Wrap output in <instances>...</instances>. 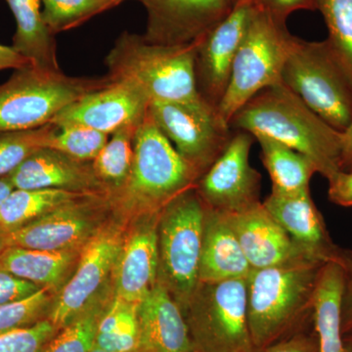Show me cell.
<instances>
[{"instance_id":"6da1fadb","label":"cell","mask_w":352,"mask_h":352,"mask_svg":"<svg viewBox=\"0 0 352 352\" xmlns=\"http://www.w3.org/2000/svg\"><path fill=\"white\" fill-rule=\"evenodd\" d=\"M232 131L264 135L309 157L326 179L342 171L340 132L329 126L283 82L264 88L229 122Z\"/></svg>"},{"instance_id":"7a4b0ae2","label":"cell","mask_w":352,"mask_h":352,"mask_svg":"<svg viewBox=\"0 0 352 352\" xmlns=\"http://www.w3.org/2000/svg\"><path fill=\"white\" fill-rule=\"evenodd\" d=\"M325 263L303 261L252 270L247 279V314L254 352L314 323L315 291Z\"/></svg>"},{"instance_id":"3957f363","label":"cell","mask_w":352,"mask_h":352,"mask_svg":"<svg viewBox=\"0 0 352 352\" xmlns=\"http://www.w3.org/2000/svg\"><path fill=\"white\" fill-rule=\"evenodd\" d=\"M196 41L182 45L148 43L142 34L124 32L105 58L107 76L138 88L150 103L203 100L195 78Z\"/></svg>"},{"instance_id":"277c9868","label":"cell","mask_w":352,"mask_h":352,"mask_svg":"<svg viewBox=\"0 0 352 352\" xmlns=\"http://www.w3.org/2000/svg\"><path fill=\"white\" fill-rule=\"evenodd\" d=\"M131 175L119 197L146 215L161 214L171 201L195 188L201 175L160 131L149 113L134 138Z\"/></svg>"},{"instance_id":"5b68a950","label":"cell","mask_w":352,"mask_h":352,"mask_svg":"<svg viewBox=\"0 0 352 352\" xmlns=\"http://www.w3.org/2000/svg\"><path fill=\"white\" fill-rule=\"evenodd\" d=\"M109 82L108 76L74 78L32 64L16 69L0 85V132L46 126L67 106Z\"/></svg>"},{"instance_id":"8992f818","label":"cell","mask_w":352,"mask_h":352,"mask_svg":"<svg viewBox=\"0 0 352 352\" xmlns=\"http://www.w3.org/2000/svg\"><path fill=\"white\" fill-rule=\"evenodd\" d=\"M296 38L285 23L256 6L234 59L228 87L217 107L226 124L254 95L282 82V72Z\"/></svg>"},{"instance_id":"52a82bcc","label":"cell","mask_w":352,"mask_h":352,"mask_svg":"<svg viewBox=\"0 0 352 352\" xmlns=\"http://www.w3.org/2000/svg\"><path fill=\"white\" fill-rule=\"evenodd\" d=\"M282 82L322 120L342 132L352 122V82L328 41L296 38Z\"/></svg>"},{"instance_id":"ba28073f","label":"cell","mask_w":352,"mask_h":352,"mask_svg":"<svg viewBox=\"0 0 352 352\" xmlns=\"http://www.w3.org/2000/svg\"><path fill=\"white\" fill-rule=\"evenodd\" d=\"M205 206L195 188L171 201L157 221L159 274L183 310L199 284Z\"/></svg>"},{"instance_id":"9c48e42d","label":"cell","mask_w":352,"mask_h":352,"mask_svg":"<svg viewBox=\"0 0 352 352\" xmlns=\"http://www.w3.org/2000/svg\"><path fill=\"white\" fill-rule=\"evenodd\" d=\"M196 351L254 352L247 314V279L199 283L183 310Z\"/></svg>"},{"instance_id":"30bf717a","label":"cell","mask_w":352,"mask_h":352,"mask_svg":"<svg viewBox=\"0 0 352 352\" xmlns=\"http://www.w3.org/2000/svg\"><path fill=\"white\" fill-rule=\"evenodd\" d=\"M148 113L160 131L201 176L226 150L233 135L232 129L219 117L217 109L204 100L153 102Z\"/></svg>"},{"instance_id":"8fae6325","label":"cell","mask_w":352,"mask_h":352,"mask_svg":"<svg viewBox=\"0 0 352 352\" xmlns=\"http://www.w3.org/2000/svg\"><path fill=\"white\" fill-rule=\"evenodd\" d=\"M254 141L249 132L233 131L226 150L197 182V194L206 208L235 214L261 203V175L250 164Z\"/></svg>"},{"instance_id":"7c38bea8","label":"cell","mask_w":352,"mask_h":352,"mask_svg":"<svg viewBox=\"0 0 352 352\" xmlns=\"http://www.w3.org/2000/svg\"><path fill=\"white\" fill-rule=\"evenodd\" d=\"M122 240L119 228L108 226L97 229L83 245L76 272L48 314L47 318L58 331L100 303L96 298L113 273Z\"/></svg>"},{"instance_id":"4fadbf2b","label":"cell","mask_w":352,"mask_h":352,"mask_svg":"<svg viewBox=\"0 0 352 352\" xmlns=\"http://www.w3.org/2000/svg\"><path fill=\"white\" fill-rule=\"evenodd\" d=\"M254 8V0H240L223 20L196 41L197 89L201 98L217 111Z\"/></svg>"},{"instance_id":"5bb4252c","label":"cell","mask_w":352,"mask_h":352,"mask_svg":"<svg viewBox=\"0 0 352 352\" xmlns=\"http://www.w3.org/2000/svg\"><path fill=\"white\" fill-rule=\"evenodd\" d=\"M149 105L147 97L138 88L110 80L105 87L67 106L50 124L89 127L112 135L122 127L141 124Z\"/></svg>"},{"instance_id":"9a60e30c","label":"cell","mask_w":352,"mask_h":352,"mask_svg":"<svg viewBox=\"0 0 352 352\" xmlns=\"http://www.w3.org/2000/svg\"><path fill=\"white\" fill-rule=\"evenodd\" d=\"M147 12L143 38L161 45L193 43L230 13L228 0H138Z\"/></svg>"},{"instance_id":"2e32d148","label":"cell","mask_w":352,"mask_h":352,"mask_svg":"<svg viewBox=\"0 0 352 352\" xmlns=\"http://www.w3.org/2000/svg\"><path fill=\"white\" fill-rule=\"evenodd\" d=\"M226 217L252 270L303 261H319L292 239L263 203Z\"/></svg>"},{"instance_id":"e0dca14e","label":"cell","mask_w":352,"mask_h":352,"mask_svg":"<svg viewBox=\"0 0 352 352\" xmlns=\"http://www.w3.org/2000/svg\"><path fill=\"white\" fill-rule=\"evenodd\" d=\"M95 196V195H88ZM85 197L61 206L27 226L7 234L9 247L38 251L66 252L82 249L96 232Z\"/></svg>"},{"instance_id":"ac0fdd59","label":"cell","mask_w":352,"mask_h":352,"mask_svg":"<svg viewBox=\"0 0 352 352\" xmlns=\"http://www.w3.org/2000/svg\"><path fill=\"white\" fill-rule=\"evenodd\" d=\"M159 215H147L122 240L112 275L116 296L126 302L140 303L157 283Z\"/></svg>"},{"instance_id":"d6986e66","label":"cell","mask_w":352,"mask_h":352,"mask_svg":"<svg viewBox=\"0 0 352 352\" xmlns=\"http://www.w3.org/2000/svg\"><path fill=\"white\" fill-rule=\"evenodd\" d=\"M263 205L311 258L322 263L339 261L342 249L331 239L309 189L289 194L271 191Z\"/></svg>"},{"instance_id":"ffe728a7","label":"cell","mask_w":352,"mask_h":352,"mask_svg":"<svg viewBox=\"0 0 352 352\" xmlns=\"http://www.w3.org/2000/svg\"><path fill=\"white\" fill-rule=\"evenodd\" d=\"M14 189H61L83 195L105 191L92 164L50 148L34 152L10 175Z\"/></svg>"},{"instance_id":"44dd1931","label":"cell","mask_w":352,"mask_h":352,"mask_svg":"<svg viewBox=\"0 0 352 352\" xmlns=\"http://www.w3.org/2000/svg\"><path fill=\"white\" fill-rule=\"evenodd\" d=\"M138 321L136 352L195 351L182 308L160 282L139 303Z\"/></svg>"},{"instance_id":"7402d4cb","label":"cell","mask_w":352,"mask_h":352,"mask_svg":"<svg viewBox=\"0 0 352 352\" xmlns=\"http://www.w3.org/2000/svg\"><path fill=\"white\" fill-rule=\"evenodd\" d=\"M252 270L226 214L205 207L199 283L248 279Z\"/></svg>"},{"instance_id":"603a6c76","label":"cell","mask_w":352,"mask_h":352,"mask_svg":"<svg viewBox=\"0 0 352 352\" xmlns=\"http://www.w3.org/2000/svg\"><path fill=\"white\" fill-rule=\"evenodd\" d=\"M12 11L17 29L11 47L46 71L59 72L54 34L44 23L41 0H4Z\"/></svg>"},{"instance_id":"cb8c5ba5","label":"cell","mask_w":352,"mask_h":352,"mask_svg":"<svg viewBox=\"0 0 352 352\" xmlns=\"http://www.w3.org/2000/svg\"><path fill=\"white\" fill-rule=\"evenodd\" d=\"M344 268L338 261L322 267L314 303V328L318 352H346L342 329Z\"/></svg>"},{"instance_id":"d4e9b609","label":"cell","mask_w":352,"mask_h":352,"mask_svg":"<svg viewBox=\"0 0 352 352\" xmlns=\"http://www.w3.org/2000/svg\"><path fill=\"white\" fill-rule=\"evenodd\" d=\"M76 258V251L47 252L9 247L0 256V270L53 291L63 281Z\"/></svg>"},{"instance_id":"484cf974","label":"cell","mask_w":352,"mask_h":352,"mask_svg":"<svg viewBox=\"0 0 352 352\" xmlns=\"http://www.w3.org/2000/svg\"><path fill=\"white\" fill-rule=\"evenodd\" d=\"M261 146V159L272 182V192L296 193L309 189V182L318 173L314 162L267 136H254Z\"/></svg>"},{"instance_id":"4316f807","label":"cell","mask_w":352,"mask_h":352,"mask_svg":"<svg viewBox=\"0 0 352 352\" xmlns=\"http://www.w3.org/2000/svg\"><path fill=\"white\" fill-rule=\"evenodd\" d=\"M85 196L61 189H14L0 208V231L11 232Z\"/></svg>"},{"instance_id":"83f0119b","label":"cell","mask_w":352,"mask_h":352,"mask_svg":"<svg viewBox=\"0 0 352 352\" xmlns=\"http://www.w3.org/2000/svg\"><path fill=\"white\" fill-rule=\"evenodd\" d=\"M138 307L139 303L126 302L116 296L99 319L95 346L109 351L136 352Z\"/></svg>"},{"instance_id":"f1b7e54d","label":"cell","mask_w":352,"mask_h":352,"mask_svg":"<svg viewBox=\"0 0 352 352\" xmlns=\"http://www.w3.org/2000/svg\"><path fill=\"white\" fill-rule=\"evenodd\" d=\"M139 126L132 124L116 131L92 162L95 175L106 190L119 193L129 179L133 163L134 138Z\"/></svg>"},{"instance_id":"f546056e","label":"cell","mask_w":352,"mask_h":352,"mask_svg":"<svg viewBox=\"0 0 352 352\" xmlns=\"http://www.w3.org/2000/svg\"><path fill=\"white\" fill-rule=\"evenodd\" d=\"M43 18L51 34L80 27L99 14L119 6L120 0H41Z\"/></svg>"},{"instance_id":"4dcf8cb0","label":"cell","mask_w":352,"mask_h":352,"mask_svg":"<svg viewBox=\"0 0 352 352\" xmlns=\"http://www.w3.org/2000/svg\"><path fill=\"white\" fill-rule=\"evenodd\" d=\"M329 45L352 82V0H318Z\"/></svg>"},{"instance_id":"1f68e13d","label":"cell","mask_w":352,"mask_h":352,"mask_svg":"<svg viewBox=\"0 0 352 352\" xmlns=\"http://www.w3.org/2000/svg\"><path fill=\"white\" fill-rule=\"evenodd\" d=\"M57 129L56 124H48L28 131L0 132V178L10 175L34 152L47 148Z\"/></svg>"},{"instance_id":"d6a6232c","label":"cell","mask_w":352,"mask_h":352,"mask_svg":"<svg viewBox=\"0 0 352 352\" xmlns=\"http://www.w3.org/2000/svg\"><path fill=\"white\" fill-rule=\"evenodd\" d=\"M108 134L80 126H58L47 148L78 161L92 163L109 140Z\"/></svg>"},{"instance_id":"836d02e7","label":"cell","mask_w":352,"mask_h":352,"mask_svg":"<svg viewBox=\"0 0 352 352\" xmlns=\"http://www.w3.org/2000/svg\"><path fill=\"white\" fill-rule=\"evenodd\" d=\"M105 308L100 303L90 308L56 335L43 352H90L95 346L97 326Z\"/></svg>"},{"instance_id":"e575fe53","label":"cell","mask_w":352,"mask_h":352,"mask_svg":"<svg viewBox=\"0 0 352 352\" xmlns=\"http://www.w3.org/2000/svg\"><path fill=\"white\" fill-rule=\"evenodd\" d=\"M50 292L43 288L24 300L0 305V336L31 327L47 318L52 307Z\"/></svg>"},{"instance_id":"d590c367","label":"cell","mask_w":352,"mask_h":352,"mask_svg":"<svg viewBox=\"0 0 352 352\" xmlns=\"http://www.w3.org/2000/svg\"><path fill=\"white\" fill-rule=\"evenodd\" d=\"M58 333L50 319L0 336V352H43Z\"/></svg>"},{"instance_id":"8d00e7d4","label":"cell","mask_w":352,"mask_h":352,"mask_svg":"<svg viewBox=\"0 0 352 352\" xmlns=\"http://www.w3.org/2000/svg\"><path fill=\"white\" fill-rule=\"evenodd\" d=\"M41 289L38 285L0 270V305L24 300Z\"/></svg>"},{"instance_id":"74e56055","label":"cell","mask_w":352,"mask_h":352,"mask_svg":"<svg viewBox=\"0 0 352 352\" xmlns=\"http://www.w3.org/2000/svg\"><path fill=\"white\" fill-rule=\"evenodd\" d=\"M261 10L286 24L289 16L298 10H317L318 0H254Z\"/></svg>"},{"instance_id":"f35d334b","label":"cell","mask_w":352,"mask_h":352,"mask_svg":"<svg viewBox=\"0 0 352 352\" xmlns=\"http://www.w3.org/2000/svg\"><path fill=\"white\" fill-rule=\"evenodd\" d=\"M339 263L344 268V291L342 298V333H352V252L342 250Z\"/></svg>"},{"instance_id":"ab89813d","label":"cell","mask_w":352,"mask_h":352,"mask_svg":"<svg viewBox=\"0 0 352 352\" xmlns=\"http://www.w3.org/2000/svg\"><path fill=\"white\" fill-rule=\"evenodd\" d=\"M261 352H318V340L314 329V332L307 329L280 340Z\"/></svg>"},{"instance_id":"60d3db41","label":"cell","mask_w":352,"mask_h":352,"mask_svg":"<svg viewBox=\"0 0 352 352\" xmlns=\"http://www.w3.org/2000/svg\"><path fill=\"white\" fill-rule=\"evenodd\" d=\"M328 183L329 200L340 207H352V168L340 171Z\"/></svg>"},{"instance_id":"b9f144b4","label":"cell","mask_w":352,"mask_h":352,"mask_svg":"<svg viewBox=\"0 0 352 352\" xmlns=\"http://www.w3.org/2000/svg\"><path fill=\"white\" fill-rule=\"evenodd\" d=\"M31 65L29 60L18 54L11 46L0 44V71L7 69H20Z\"/></svg>"},{"instance_id":"7bdbcfd3","label":"cell","mask_w":352,"mask_h":352,"mask_svg":"<svg viewBox=\"0 0 352 352\" xmlns=\"http://www.w3.org/2000/svg\"><path fill=\"white\" fill-rule=\"evenodd\" d=\"M340 166L342 170L352 168V122L340 132Z\"/></svg>"},{"instance_id":"ee69618b","label":"cell","mask_w":352,"mask_h":352,"mask_svg":"<svg viewBox=\"0 0 352 352\" xmlns=\"http://www.w3.org/2000/svg\"><path fill=\"white\" fill-rule=\"evenodd\" d=\"M13 190L12 183L10 182L8 177L0 178V208Z\"/></svg>"},{"instance_id":"f6af8a7d","label":"cell","mask_w":352,"mask_h":352,"mask_svg":"<svg viewBox=\"0 0 352 352\" xmlns=\"http://www.w3.org/2000/svg\"><path fill=\"white\" fill-rule=\"evenodd\" d=\"M7 248H9L8 239H7V234L0 231V256L3 254Z\"/></svg>"},{"instance_id":"bcb514c9","label":"cell","mask_w":352,"mask_h":352,"mask_svg":"<svg viewBox=\"0 0 352 352\" xmlns=\"http://www.w3.org/2000/svg\"><path fill=\"white\" fill-rule=\"evenodd\" d=\"M344 340L346 352H352V333L344 335Z\"/></svg>"},{"instance_id":"7dc6e473","label":"cell","mask_w":352,"mask_h":352,"mask_svg":"<svg viewBox=\"0 0 352 352\" xmlns=\"http://www.w3.org/2000/svg\"><path fill=\"white\" fill-rule=\"evenodd\" d=\"M90 352H115V351H106V349H100V347L94 346V349H92V351Z\"/></svg>"},{"instance_id":"c3c4849f","label":"cell","mask_w":352,"mask_h":352,"mask_svg":"<svg viewBox=\"0 0 352 352\" xmlns=\"http://www.w3.org/2000/svg\"><path fill=\"white\" fill-rule=\"evenodd\" d=\"M228 1L230 2L232 6H234V4L237 3V2L240 1V0H228Z\"/></svg>"},{"instance_id":"681fc988","label":"cell","mask_w":352,"mask_h":352,"mask_svg":"<svg viewBox=\"0 0 352 352\" xmlns=\"http://www.w3.org/2000/svg\"><path fill=\"white\" fill-rule=\"evenodd\" d=\"M120 2H122V1H126V0H120Z\"/></svg>"},{"instance_id":"f907efd6","label":"cell","mask_w":352,"mask_h":352,"mask_svg":"<svg viewBox=\"0 0 352 352\" xmlns=\"http://www.w3.org/2000/svg\"><path fill=\"white\" fill-rule=\"evenodd\" d=\"M192 352H200V351H196V349H195V351H193Z\"/></svg>"}]
</instances>
